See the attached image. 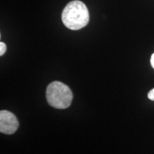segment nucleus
I'll use <instances>...</instances> for the list:
<instances>
[{
  "instance_id": "1",
  "label": "nucleus",
  "mask_w": 154,
  "mask_h": 154,
  "mask_svg": "<svg viewBox=\"0 0 154 154\" xmlns=\"http://www.w3.org/2000/svg\"><path fill=\"white\" fill-rule=\"evenodd\" d=\"M61 19L65 26L69 29L79 30L88 24L89 12L85 4L79 0H74L64 7Z\"/></svg>"
},
{
  "instance_id": "2",
  "label": "nucleus",
  "mask_w": 154,
  "mask_h": 154,
  "mask_svg": "<svg viewBox=\"0 0 154 154\" xmlns=\"http://www.w3.org/2000/svg\"><path fill=\"white\" fill-rule=\"evenodd\" d=\"M48 103L55 109H65L70 106L73 99L72 90L60 82H51L47 88Z\"/></svg>"
},
{
  "instance_id": "3",
  "label": "nucleus",
  "mask_w": 154,
  "mask_h": 154,
  "mask_svg": "<svg viewBox=\"0 0 154 154\" xmlns=\"http://www.w3.org/2000/svg\"><path fill=\"white\" fill-rule=\"evenodd\" d=\"M18 119L10 111H0V132L5 134H14L19 128Z\"/></svg>"
},
{
  "instance_id": "4",
  "label": "nucleus",
  "mask_w": 154,
  "mask_h": 154,
  "mask_svg": "<svg viewBox=\"0 0 154 154\" xmlns=\"http://www.w3.org/2000/svg\"><path fill=\"white\" fill-rule=\"evenodd\" d=\"M6 50H7V47L6 44L3 42H0V55L2 56L5 54Z\"/></svg>"
},
{
  "instance_id": "5",
  "label": "nucleus",
  "mask_w": 154,
  "mask_h": 154,
  "mask_svg": "<svg viewBox=\"0 0 154 154\" xmlns=\"http://www.w3.org/2000/svg\"><path fill=\"white\" fill-rule=\"evenodd\" d=\"M148 98L151 101H154V88L151 89L148 94Z\"/></svg>"
},
{
  "instance_id": "6",
  "label": "nucleus",
  "mask_w": 154,
  "mask_h": 154,
  "mask_svg": "<svg viewBox=\"0 0 154 154\" xmlns=\"http://www.w3.org/2000/svg\"><path fill=\"white\" fill-rule=\"evenodd\" d=\"M151 66L154 69V53L152 54L151 58Z\"/></svg>"
}]
</instances>
